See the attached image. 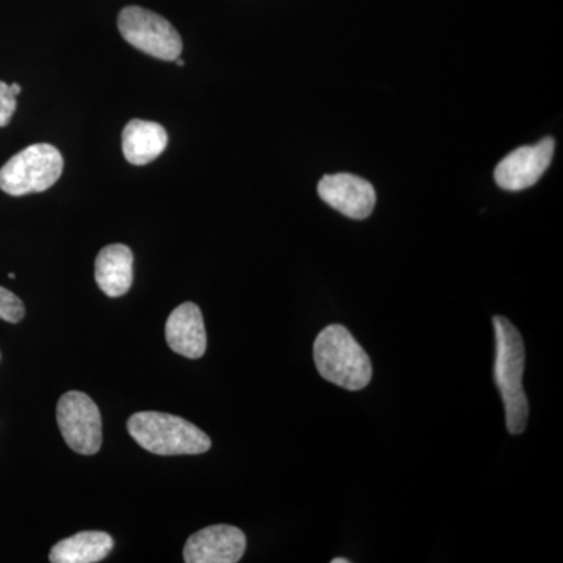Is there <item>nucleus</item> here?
<instances>
[{
    "mask_svg": "<svg viewBox=\"0 0 563 563\" xmlns=\"http://www.w3.org/2000/svg\"><path fill=\"white\" fill-rule=\"evenodd\" d=\"M496 336L495 383L506 410V428L520 435L528 424L529 402L523 388L526 350L520 331L504 317L493 318Z\"/></svg>",
    "mask_w": 563,
    "mask_h": 563,
    "instance_id": "nucleus-1",
    "label": "nucleus"
},
{
    "mask_svg": "<svg viewBox=\"0 0 563 563\" xmlns=\"http://www.w3.org/2000/svg\"><path fill=\"white\" fill-rule=\"evenodd\" d=\"M313 358L318 373L344 390H363L372 383L369 355L342 324L328 325L318 333Z\"/></svg>",
    "mask_w": 563,
    "mask_h": 563,
    "instance_id": "nucleus-2",
    "label": "nucleus"
},
{
    "mask_svg": "<svg viewBox=\"0 0 563 563\" xmlns=\"http://www.w3.org/2000/svg\"><path fill=\"white\" fill-rule=\"evenodd\" d=\"M129 433L143 450L157 455L203 454L210 437L190 421L162 412H139L128 421Z\"/></svg>",
    "mask_w": 563,
    "mask_h": 563,
    "instance_id": "nucleus-3",
    "label": "nucleus"
},
{
    "mask_svg": "<svg viewBox=\"0 0 563 563\" xmlns=\"http://www.w3.org/2000/svg\"><path fill=\"white\" fill-rule=\"evenodd\" d=\"M60 151L52 144L25 147L0 168V190L10 196H25L49 190L63 173Z\"/></svg>",
    "mask_w": 563,
    "mask_h": 563,
    "instance_id": "nucleus-4",
    "label": "nucleus"
},
{
    "mask_svg": "<svg viewBox=\"0 0 563 563\" xmlns=\"http://www.w3.org/2000/svg\"><path fill=\"white\" fill-rule=\"evenodd\" d=\"M118 29L131 46L158 60L176 62L184 49L179 32L172 22L141 7L122 10Z\"/></svg>",
    "mask_w": 563,
    "mask_h": 563,
    "instance_id": "nucleus-5",
    "label": "nucleus"
},
{
    "mask_svg": "<svg viewBox=\"0 0 563 563\" xmlns=\"http://www.w3.org/2000/svg\"><path fill=\"white\" fill-rule=\"evenodd\" d=\"M58 428L70 450L81 455L99 453L102 444V417L90 396L68 391L57 407Z\"/></svg>",
    "mask_w": 563,
    "mask_h": 563,
    "instance_id": "nucleus-6",
    "label": "nucleus"
},
{
    "mask_svg": "<svg viewBox=\"0 0 563 563\" xmlns=\"http://www.w3.org/2000/svg\"><path fill=\"white\" fill-rule=\"evenodd\" d=\"M554 140L544 139L536 146L518 147L495 169V180L503 190L521 191L532 187L553 162Z\"/></svg>",
    "mask_w": 563,
    "mask_h": 563,
    "instance_id": "nucleus-7",
    "label": "nucleus"
},
{
    "mask_svg": "<svg viewBox=\"0 0 563 563\" xmlns=\"http://www.w3.org/2000/svg\"><path fill=\"white\" fill-rule=\"evenodd\" d=\"M246 551V536L231 525H214L192 533L184 548L187 563H236Z\"/></svg>",
    "mask_w": 563,
    "mask_h": 563,
    "instance_id": "nucleus-8",
    "label": "nucleus"
},
{
    "mask_svg": "<svg viewBox=\"0 0 563 563\" xmlns=\"http://www.w3.org/2000/svg\"><path fill=\"white\" fill-rule=\"evenodd\" d=\"M318 195L332 209L351 220H366L376 206V191L368 180L354 174L324 176L318 184Z\"/></svg>",
    "mask_w": 563,
    "mask_h": 563,
    "instance_id": "nucleus-9",
    "label": "nucleus"
},
{
    "mask_svg": "<svg viewBox=\"0 0 563 563\" xmlns=\"http://www.w3.org/2000/svg\"><path fill=\"white\" fill-rule=\"evenodd\" d=\"M165 336L176 354L187 358L202 357L207 351V332L201 309L192 302L174 309L166 321Z\"/></svg>",
    "mask_w": 563,
    "mask_h": 563,
    "instance_id": "nucleus-10",
    "label": "nucleus"
},
{
    "mask_svg": "<svg viewBox=\"0 0 563 563\" xmlns=\"http://www.w3.org/2000/svg\"><path fill=\"white\" fill-rule=\"evenodd\" d=\"M96 282L110 298H120L131 290L133 254L125 244H110L96 258Z\"/></svg>",
    "mask_w": 563,
    "mask_h": 563,
    "instance_id": "nucleus-11",
    "label": "nucleus"
},
{
    "mask_svg": "<svg viewBox=\"0 0 563 563\" xmlns=\"http://www.w3.org/2000/svg\"><path fill=\"white\" fill-rule=\"evenodd\" d=\"M168 147V133L158 122L132 120L122 132L125 161L144 166L161 157Z\"/></svg>",
    "mask_w": 563,
    "mask_h": 563,
    "instance_id": "nucleus-12",
    "label": "nucleus"
},
{
    "mask_svg": "<svg viewBox=\"0 0 563 563\" xmlns=\"http://www.w3.org/2000/svg\"><path fill=\"white\" fill-rule=\"evenodd\" d=\"M113 537L107 532L85 531L62 540L52 548V563H96L101 562L113 550Z\"/></svg>",
    "mask_w": 563,
    "mask_h": 563,
    "instance_id": "nucleus-13",
    "label": "nucleus"
},
{
    "mask_svg": "<svg viewBox=\"0 0 563 563\" xmlns=\"http://www.w3.org/2000/svg\"><path fill=\"white\" fill-rule=\"evenodd\" d=\"M24 314V302L14 292L0 287V320L20 322Z\"/></svg>",
    "mask_w": 563,
    "mask_h": 563,
    "instance_id": "nucleus-14",
    "label": "nucleus"
},
{
    "mask_svg": "<svg viewBox=\"0 0 563 563\" xmlns=\"http://www.w3.org/2000/svg\"><path fill=\"white\" fill-rule=\"evenodd\" d=\"M16 96L10 90V85L0 80V128L10 124L14 111H16Z\"/></svg>",
    "mask_w": 563,
    "mask_h": 563,
    "instance_id": "nucleus-15",
    "label": "nucleus"
},
{
    "mask_svg": "<svg viewBox=\"0 0 563 563\" xmlns=\"http://www.w3.org/2000/svg\"><path fill=\"white\" fill-rule=\"evenodd\" d=\"M10 90L14 96L21 95V85L20 84H11Z\"/></svg>",
    "mask_w": 563,
    "mask_h": 563,
    "instance_id": "nucleus-16",
    "label": "nucleus"
},
{
    "mask_svg": "<svg viewBox=\"0 0 563 563\" xmlns=\"http://www.w3.org/2000/svg\"><path fill=\"white\" fill-rule=\"evenodd\" d=\"M332 563H350L347 559L340 558V559H332Z\"/></svg>",
    "mask_w": 563,
    "mask_h": 563,
    "instance_id": "nucleus-17",
    "label": "nucleus"
},
{
    "mask_svg": "<svg viewBox=\"0 0 563 563\" xmlns=\"http://www.w3.org/2000/svg\"><path fill=\"white\" fill-rule=\"evenodd\" d=\"M176 62L179 63L180 66H185V60H181V58H177Z\"/></svg>",
    "mask_w": 563,
    "mask_h": 563,
    "instance_id": "nucleus-18",
    "label": "nucleus"
},
{
    "mask_svg": "<svg viewBox=\"0 0 563 563\" xmlns=\"http://www.w3.org/2000/svg\"><path fill=\"white\" fill-rule=\"evenodd\" d=\"M9 277H10V279H14V277H16V276H14V273H10Z\"/></svg>",
    "mask_w": 563,
    "mask_h": 563,
    "instance_id": "nucleus-19",
    "label": "nucleus"
}]
</instances>
